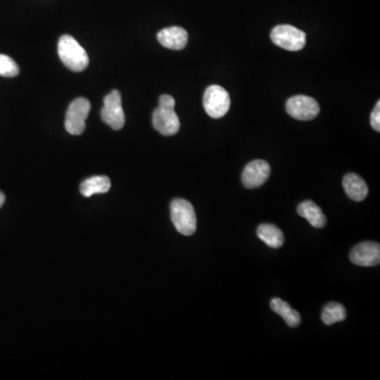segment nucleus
Here are the masks:
<instances>
[{
  "label": "nucleus",
  "instance_id": "9b49d317",
  "mask_svg": "<svg viewBox=\"0 0 380 380\" xmlns=\"http://www.w3.org/2000/svg\"><path fill=\"white\" fill-rule=\"evenodd\" d=\"M158 41L163 47L170 50H182L189 43V33L181 26H169L158 33Z\"/></svg>",
  "mask_w": 380,
  "mask_h": 380
},
{
  "label": "nucleus",
  "instance_id": "f8f14e48",
  "mask_svg": "<svg viewBox=\"0 0 380 380\" xmlns=\"http://www.w3.org/2000/svg\"><path fill=\"white\" fill-rule=\"evenodd\" d=\"M344 189L349 198L356 202H361L369 194L368 185L361 176L356 174H348L344 178Z\"/></svg>",
  "mask_w": 380,
  "mask_h": 380
},
{
  "label": "nucleus",
  "instance_id": "f03ea898",
  "mask_svg": "<svg viewBox=\"0 0 380 380\" xmlns=\"http://www.w3.org/2000/svg\"><path fill=\"white\" fill-rule=\"evenodd\" d=\"M170 214L174 227L184 236H191L196 231V216L191 203L184 199H174L170 205Z\"/></svg>",
  "mask_w": 380,
  "mask_h": 380
},
{
  "label": "nucleus",
  "instance_id": "dca6fc26",
  "mask_svg": "<svg viewBox=\"0 0 380 380\" xmlns=\"http://www.w3.org/2000/svg\"><path fill=\"white\" fill-rule=\"evenodd\" d=\"M257 236L271 249H279L284 245V233L274 224H261L257 229Z\"/></svg>",
  "mask_w": 380,
  "mask_h": 380
},
{
  "label": "nucleus",
  "instance_id": "f257e3e1",
  "mask_svg": "<svg viewBox=\"0 0 380 380\" xmlns=\"http://www.w3.org/2000/svg\"><path fill=\"white\" fill-rule=\"evenodd\" d=\"M59 56L64 65L74 72H81L89 65V56L71 35H63L59 39Z\"/></svg>",
  "mask_w": 380,
  "mask_h": 380
},
{
  "label": "nucleus",
  "instance_id": "39448f33",
  "mask_svg": "<svg viewBox=\"0 0 380 380\" xmlns=\"http://www.w3.org/2000/svg\"><path fill=\"white\" fill-rule=\"evenodd\" d=\"M205 111L211 118L221 119L229 112L231 108V96L229 92L221 86H209L205 90L203 97Z\"/></svg>",
  "mask_w": 380,
  "mask_h": 380
},
{
  "label": "nucleus",
  "instance_id": "aec40b11",
  "mask_svg": "<svg viewBox=\"0 0 380 380\" xmlns=\"http://www.w3.org/2000/svg\"><path fill=\"white\" fill-rule=\"evenodd\" d=\"M4 201H6V196H4V194L0 191V209H1L2 205L4 204Z\"/></svg>",
  "mask_w": 380,
  "mask_h": 380
},
{
  "label": "nucleus",
  "instance_id": "2eb2a0df",
  "mask_svg": "<svg viewBox=\"0 0 380 380\" xmlns=\"http://www.w3.org/2000/svg\"><path fill=\"white\" fill-rule=\"evenodd\" d=\"M271 308L275 313L284 318L289 328H297L301 324L300 314L295 309H291V306L287 302L284 301L280 298L271 299Z\"/></svg>",
  "mask_w": 380,
  "mask_h": 380
},
{
  "label": "nucleus",
  "instance_id": "f3484780",
  "mask_svg": "<svg viewBox=\"0 0 380 380\" xmlns=\"http://www.w3.org/2000/svg\"><path fill=\"white\" fill-rule=\"evenodd\" d=\"M346 318V308L337 302H331V304H326L322 311L321 319L326 326H332L337 322L344 321Z\"/></svg>",
  "mask_w": 380,
  "mask_h": 380
},
{
  "label": "nucleus",
  "instance_id": "20e7f679",
  "mask_svg": "<svg viewBox=\"0 0 380 380\" xmlns=\"http://www.w3.org/2000/svg\"><path fill=\"white\" fill-rule=\"evenodd\" d=\"M91 110V104L85 97L74 99L66 114L65 128L72 136H81L86 129V119Z\"/></svg>",
  "mask_w": 380,
  "mask_h": 380
},
{
  "label": "nucleus",
  "instance_id": "7ed1b4c3",
  "mask_svg": "<svg viewBox=\"0 0 380 380\" xmlns=\"http://www.w3.org/2000/svg\"><path fill=\"white\" fill-rule=\"evenodd\" d=\"M271 39L278 47L291 52L302 50L306 43V33L291 24L275 26L271 31Z\"/></svg>",
  "mask_w": 380,
  "mask_h": 380
},
{
  "label": "nucleus",
  "instance_id": "ddd939ff",
  "mask_svg": "<svg viewBox=\"0 0 380 380\" xmlns=\"http://www.w3.org/2000/svg\"><path fill=\"white\" fill-rule=\"evenodd\" d=\"M298 214L306 219L309 224L315 229H324L326 224V218L324 211L313 201H304L297 209Z\"/></svg>",
  "mask_w": 380,
  "mask_h": 380
},
{
  "label": "nucleus",
  "instance_id": "9d476101",
  "mask_svg": "<svg viewBox=\"0 0 380 380\" xmlns=\"http://www.w3.org/2000/svg\"><path fill=\"white\" fill-rule=\"evenodd\" d=\"M350 260L359 266H376L380 262V245L372 241L359 243L351 251Z\"/></svg>",
  "mask_w": 380,
  "mask_h": 380
},
{
  "label": "nucleus",
  "instance_id": "6ab92c4d",
  "mask_svg": "<svg viewBox=\"0 0 380 380\" xmlns=\"http://www.w3.org/2000/svg\"><path fill=\"white\" fill-rule=\"evenodd\" d=\"M371 126L375 131H380V101H377L374 110L371 114Z\"/></svg>",
  "mask_w": 380,
  "mask_h": 380
},
{
  "label": "nucleus",
  "instance_id": "a211bd4d",
  "mask_svg": "<svg viewBox=\"0 0 380 380\" xmlns=\"http://www.w3.org/2000/svg\"><path fill=\"white\" fill-rule=\"evenodd\" d=\"M19 67L8 55L0 54V76L15 77L19 74Z\"/></svg>",
  "mask_w": 380,
  "mask_h": 380
},
{
  "label": "nucleus",
  "instance_id": "4468645a",
  "mask_svg": "<svg viewBox=\"0 0 380 380\" xmlns=\"http://www.w3.org/2000/svg\"><path fill=\"white\" fill-rule=\"evenodd\" d=\"M111 187V181L106 176H95L84 181L81 184V194L86 198H90L94 194H106Z\"/></svg>",
  "mask_w": 380,
  "mask_h": 380
},
{
  "label": "nucleus",
  "instance_id": "1a4fd4ad",
  "mask_svg": "<svg viewBox=\"0 0 380 380\" xmlns=\"http://www.w3.org/2000/svg\"><path fill=\"white\" fill-rule=\"evenodd\" d=\"M271 174V166L263 160L249 163L243 170L242 183L246 189H255L262 186Z\"/></svg>",
  "mask_w": 380,
  "mask_h": 380
},
{
  "label": "nucleus",
  "instance_id": "423d86ee",
  "mask_svg": "<svg viewBox=\"0 0 380 380\" xmlns=\"http://www.w3.org/2000/svg\"><path fill=\"white\" fill-rule=\"evenodd\" d=\"M287 114L298 121H311L320 112L319 104L315 99L306 95H295L286 101Z\"/></svg>",
  "mask_w": 380,
  "mask_h": 380
},
{
  "label": "nucleus",
  "instance_id": "6e6552de",
  "mask_svg": "<svg viewBox=\"0 0 380 380\" xmlns=\"http://www.w3.org/2000/svg\"><path fill=\"white\" fill-rule=\"evenodd\" d=\"M154 129L165 136H174L180 130L181 123L174 107L159 106L152 116Z\"/></svg>",
  "mask_w": 380,
  "mask_h": 380
},
{
  "label": "nucleus",
  "instance_id": "0eeeda50",
  "mask_svg": "<svg viewBox=\"0 0 380 380\" xmlns=\"http://www.w3.org/2000/svg\"><path fill=\"white\" fill-rule=\"evenodd\" d=\"M104 123L114 130H121L125 125V114L121 107V95L119 90H114L104 99V107L101 111Z\"/></svg>",
  "mask_w": 380,
  "mask_h": 380
}]
</instances>
